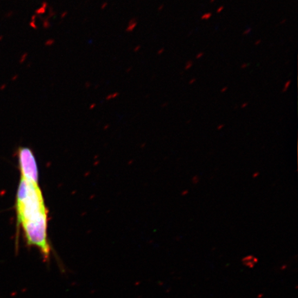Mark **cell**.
<instances>
[{"label":"cell","mask_w":298,"mask_h":298,"mask_svg":"<svg viewBox=\"0 0 298 298\" xmlns=\"http://www.w3.org/2000/svg\"><path fill=\"white\" fill-rule=\"evenodd\" d=\"M48 14L46 17V18H48V19H50L51 18H53V17H55L56 16V12L54 11V9H53V8L52 6H49L48 8Z\"/></svg>","instance_id":"52a82bcc"},{"label":"cell","mask_w":298,"mask_h":298,"mask_svg":"<svg viewBox=\"0 0 298 298\" xmlns=\"http://www.w3.org/2000/svg\"><path fill=\"white\" fill-rule=\"evenodd\" d=\"M44 213H47V209L39 186L21 177L17 194L18 223L22 224Z\"/></svg>","instance_id":"6da1fadb"},{"label":"cell","mask_w":298,"mask_h":298,"mask_svg":"<svg viewBox=\"0 0 298 298\" xmlns=\"http://www.w3.org/2000/svg\"><path fill=\"white\" fill-rule=\"evenodd\" d=\"M291 80H289L288 81H286V82H285L284 87H283V88H282V93H284L287 92V91L289 90L290 86H291Z\"/></svg>","instance_id":"30bf717a"},{"label":"cell","mask_w":298,"mask_h":298,"mask_svg":"<svg viewBox=\"0 0 298 298\" xmlns=\"http://www.w3.org/2000/svg\"><path fill=\"white\" fill-rule=\"evenodd\" d=\"M107 6H108V3H107V2H104V3L101 4V5L100 6V9L101 10H105Z\"/></svg>","instance_id":"44dd1931"},{"label":"cell","mask_w":298,"mask_h":298,"mask_svg":"<svg viewBox=\"0 0 298 298\" xmlns=\"http://www.w3.org/2000/svg\"><path fill=\"white\" fill-rule=\"evenodd\" d=\"M164 50H164V48H160V49H159L158 50H157V55H162L163 53H164Z\"/></svg>","instance_id":"7402d4cb"},{"label":"cell","mask_w":298,"mask_h":298,"mask_svg":"<svg viewBox=\"0 0 298 298\" xmlns=\"http://www.w3.org/2000/svg\"><path fill=\"white\" fill-rule=\"evenodd\" d=\"M248 102H244V103H243L242 104H241V108H245L246 107L248 106Z\"/></svg>","instance_id":"1f68e13d"},{"label":"cell","mask_w":298,"mask_h":298,"mask_svg":"<svg viewBox=\"0 0 298 298\" xmlns=\"http://www.w3.org/2000/svg\"><path fill=\"white\" fill-rule=\"evenodd\" d=\"M191 181L193 184H197L199 182H200V177H199V176H197V175H195V176H193L192 177Z\"/></svg>","instance_id":"4fadbf2b"},{"label":"cell","mask_w":298,"mask_h":298,"mask_svg":"<svg viewBox=\"0 0 298 298\" xmlns=\"http://www.w3.org/2000/svg\"><path fill=\"white\" fill-rule=\"evenodd\" d=\"M132 68L131 67V66H129L128 68H126V73H129L131 72V71L132 70Z\"/></svg>","instance_id":"836d02e7"},{"label":"cell","mask_w":298,"mask_h":298,"mask_svg":"<svg viewBox=\"0 0 298 298\" xmlns=\"http://www.w3.org/2000/svg\"><path fill=\"white\" fill-rule=\"evenodd\" d=\"M37 17L36 15H32V17H31V21H36V19L37 18Z\"/></svg>","instance_id":"d6a6232c"},{"label":"cell","mask_w":298,"mask_h":298,"mask_svg":"<svg viewBox=\"0 0 298 298\" xmlns=\"http://www.w3.org/2000/svg\"><path fill=\"white\" fill-rule=\"evenodd\" d=\"M212 15H213L212 12H205L204 14L202 15V17H201V19L208 20V19H209L211 17H212Z\"/></svg>","instance_id":"8fae6325"},{"label":"cell","mask_w":298,"mask_h":298,"mask_svg":"<svg viewBox=\"0 0 298 298\" xmlns=\"http://www.w3.org/2000/svg\"><path fill=\"white\" fill-rule=\"evenodd\" d=\"M137 24H138V22H137V18H135V17H132V18H131L128 21V25H127V26L126 28L125 31L128 33L133 32L135 29V28L137 27Z\"/></svg>","instance_id":"277c9868"},{"label":"cell","mask_w":298,"mask_h":298,"mask_svg":"<svg viewBox=\"0 0 298 298\" xmlns=\"http://www.w3.org/2000/svg\"><path fill=\"white\" fill-rule=\"evenodd\" d=\"M249 65H250V64H249L248 63H242V64L241 65V69H245V68L248 67Z\"/></svg>","instance_id":"603a6c76"},{"label":"cell","mask_w":298,"mask_h":298,"mask_svg":"<svg viewBox=\"0 0 298 298\" xmlns=\"http://www.w3.org/2000/svg\"><path fill=\"white\" fill-rule=\"evenodd\" d=\"M193 66V61H191V60L187 61V63H186V64H185V66H184L185 70H188L190 69V68H192Z\"/></svg>","instance_id":"7c38bea8"},{"label":"cell","mask_w":298,"mask_h":298,"mask_svg":"<svg viewBox=\"0 0 298 298\" xmlns=\"http://www.w3.org/2000/svg\"><path fill=\"white\" fill-rule=\"evenodd\" d=\"M261 42H262V39H257L255 42L254 43V44L255 45V46H258L261 44Z\"/></svg>","instance_id":"4316f807"},{"label":"cell","mask_w":298,"mask_h":298,"mask_svg":"<svg viewBox=\"0 0 298 298\" xmlns=\"http://www.w3.org/2000/svg\"><path fill=\"white\" fill-rule=\"evenodd\" d=\"M259 174H260L259 172L255 171V172H254V173H253V175H252V177H253V178H256L259 176Z\"/></svg>","instance_id":"484cf974"},{"label":"cell","mask_w":298,"mask_h":298,"mask_svg":"<svg viewBox=\"0 0 298 298\" xmlns=\"http://www.w3.org/2000/svg\"><path fill=\"white\" fill-rule=\"evenodd\" d=\"M188 190L186 189V190H183V191L182 193H181V195H182V196H185V195H188Z\"/></svg>","instance_id":"f1b7e54d"},{"label":"cell","mask_w":298,"mask_h":298,"mask_svg":"<svg viewBox=\"0 0 298 298\" xmlns=\"http://www.w3.org/2000/svg\"><path fill=\"white\" fill-rule=\"evenodd\" d=\"M27 57H28V53H25L24 54H23L22 56V57H21V60H20V62H21V63L24 62V61L26 60Z\"/></svg>","instance_id":"ac0fdd59"},{"label":"cell","mask_w":298,"mask_h":298,"mask_svg":"<svg viewBox=\"0 0 298 298\" xmlns=\"http://www.w3.org/2000/svg\"><path fill=\"white\" fill-rule=\"evenodd\" d=\"M39 18L42 20V27L45 30L49 29L51 27V23L50 22V19L46 18V17H39Z\"/></svg>","instance_id":"5b68a950"},{"label":"cell","mask_w":298,"mask_h":298,"mask_svg":"<svg viewBox=\"0 0 298 298\" xmlns=\"http://www.w3.org/2000/svg\"><path fill=\"white\" fill-rule=\"evenodd\" d=\"M204 55V53L203 52H200L199 53H197L195 57H196V59H197V60H200V59H201V58H202L203 57Z\"/></svg>","instance_id":"ffe728a7"},{"label":"cell","mask_w":298,"mask_h":298,"mask_svg":"<svg viewBox=\"0 0 298 298\" xmlns=\"http://www.w3.org/2000/svg\"><path fill=\"white\" fill-rule=\"evenodd\" d=\"M164 5H163V4L160 5V6H158V8H157V11H158L159 12L162 11V10H163V9H164Z\"/></svg>","instance_id":"4dcf8cb0"},{"label":"cell","mask_w":298,"mask_h":298,"mask_svg":"<svg viewBox=\"0 0 298 298\" xmlns=\"http://www.w3.org/2000/svg\"><path fill=\"white\" fill-rule=\"evenodd\" d=\"M251 31H252L251 28H250V27L247 28V29H246L245 30H244V31L243 32L242 34H243V35H248L251 33Z\"/></svg>","instance_id":"9a60e30c"},{"label":"cell","mask_w":298,"mask_h":298,"mask_svg":"<svg viewBox=\"0 0 298 298\" xmlns=\"http://www.w3.org/2000/svg\"><path fill=\"white\" fill-rule=\"evenodd\" d=\"M68 14V12L67 11H63L62 13H61V15H60V17H61V19H65L66 17H67V15Z\"/></svg>","instance_id":"2e32d148"},{"label":"cell","mask_w":298,"mask_h":298,"mask_svg":"<svg viewBox=\"0 0 298 298\" xmlns=\"http://www.w3.org/2000/svg\"><path fill=\"white\" fill-rule=\"evenodd\" d=\"M18 157L21 177L34 184L39 185V175L36 159L31 150L29 148H20Z\"/></svg>","instance_id":"3957f363"},{"label":"cell","mask_w":298,"mask_h":298,"mask_svg":"<svg viewBox=\"0 0 298 298\" xmlns=\"http://www.w3.org/2000/svg\"><path fill=\"white\" fill-rule=\"evenodd\" d=\"M215 1V0H211L210 2H211V3H213V2H214Z\"/></svg>","instance_id":"8d00e7d4"},{"label":"cell","mask_w":298,"mask_h":298,"mask_svg":"<svg viewBox=\"0 0 298 298\" xmlns=\"http://www.w3.org/2000/svg\"><path fill=\"white\" fill-rule=\"evenodd\" d=\"M22 226L29 244L38 247L46 258H48L50 253L47 239L48 214H43L32 220L25 221Z\"/></svg>","instance_id":"7a4b0ae2"},{"label":"cell","mask_w":298,"mask_h":298,"mask_svg":"<svg viewBox=\"0 0 298 298\" xmlns=\"http://www.w3.org/2000/svg\"><path fill=\"white\" fill-rule=\"evenodd\" d=\"M91 85H92V84H91V81H86L85 84H84V88L86 89H88V88H90L91 87Z\"/></svg>","instance_id":"d6986e66"},{"label":"cell","mask_w":298,"mask_h":298,"mask_svg":"<svg viewBox=\"0 0 298 298\" xmlns=\"http://www.w3.org/2000/svg\"><path fill=\"white\" fill-rule=\"evenodd\" d=\"M286 22V19H284L283 20H282V21L280 22V24H284V23Z\"/></svg>","instance_id":"e575fe53"},{"label":"cell","mask_w":298,"mask_h":298,"mask_svg":"<svg viewBox=\"0 0 298 298\" xmlns=\"http://www.w3.org/2000/svg\"><path fill=\"white\" fill-rule=\"evenodd\" d=\"M46 11H47V9H45V8H44L43 6H41L40 7L38 8V9H37L36 10H35V14L37 15V16L38 17H41L42 15H44L46 12Z\"/></svg>","instance_id":"8992f818"},{"label":"cell","mask_w":298,"mask_h":298,"mask_svg":"<svg viewBox=\"0 0 298 298\" xmlns=\"http://www.w3.org/2000/svg\"><path fill=\"white\" fill-rule=\"evenodd\" d=\"M227 90H228V87H227V86H224V87H223L221 89V90H220V92H221V93H224L226 92V91H227Z\"/></svg>","instance_id":"83f0119b"},{"label":"cell","mask_w":298,"mask_h":298,"mask_svg":"<svg viewBox=\"0 0 298 298\" xmlns=\"http://www.w3.org/2000/svg\"><path fill=\"white\" fill-rule=\"evenodd\" d=\"M55 43V40L54 39H53V38H49V39H48L45 41L44 46L46 47H50L54 45Z\"/></svg>","instance_id":"9c48e42d"},{"label":"cell","mask_w":298,"mask_h":298,"mask_svg":"<svg viewBox=\"0 0 298 298\" xmlns=\"http://www.w3.org/2000/svg\"><path fill=\"white\" fill-rule=\"evenodd\" d=\"M167 105H168V103H167V102H166V103H164V104H163V105L162 106V107H165V106H167Z\"/></svg>","instance_id":"d590c367"},{"label":"cell","mask_w":298,"mask_h":298,"mask_svg":"<svg viewBox=\"0 0 298 298\" xmlns=\"http://www.w3.org/2000/svg\"><path fill=\"white\" fill-rule=\"evenodd\" d=\"M224 9V6H219L218 8V9H217V13H220V12H221L223 11V10Z\"/></svg>","instance_id":"cb8c5ba5"},{"label":"cell","mask_w":298,"mask_h":298,"mask_svg":"<svg viewBox=\"0 0 298 298\" xmlns=\"http://www.w3.org/2000/svg\"><path fill=\"white\" fill-rule=\"evenodd\" d=\"M119 96V92H114L112 93H109L108 95H107L106 97V100H111V99H115L117 98H118Z\"/></svg>","instance_id":"ba28073f"},{"label":"cell","mask_w":298,"mask_h":298,"mask_svg":"<svg viewBox=\"0 0 298 298\" xmlns=\"http://www.w3.org/2000/svg\"><path fill=\"white\" fill-rule=\"evenodd\" d=\"M29 26L32 28V29H35V30H37V25L36 24V21H30V24H29Z\"/></svg>","instance_id":"5bb4252c"},{"label":"cell","mask_w":298,"mask_h":298,"mask_svg":"<svg viewBox=\"0 0 298 298\" xmlns=\"http://www.w3.org/2000/svg\"><path fill=\"white\" fill-rule=\"evenodd\" d=\"M224 127V124H220V125H218V127H217V130H218V131H220V130L222 129Z\"/></svg>","instance_id":"f546056e"},{"label":"cell","mask_w":298,"mask_h":298,"mask_svg":"<svg viewBox=\"0 0 298 298\" xmlns=\"http://www.w3.org/2000/svg\"><path fill=\"white\" fill-rule=\"evenodd\" d=\"M196 80H197V79H196L195 77H193V78L190 79V81H189V82H188V84H189L190 85H192V84H194V83H195Z\"/></svg>","instance_id":"d4e9b609"},{"label":"cell","mask_w":298,"mask_h":298,"mask_svg":"<svg viewBox=\"0 0 298 298\" xmlns=\"http://www.w3.org/2000/svg\"><path fill=\"white\" fill-rule=\"evenodd\" d=\"M141 48H142L141 45H139V44H137V45H136L135 46V47L133 48V52H134V53H137V52H139V50H141Z\"/></svg>","instance_id":"e0dca14e"}]
</instances>
